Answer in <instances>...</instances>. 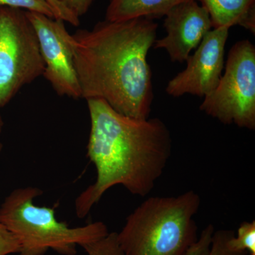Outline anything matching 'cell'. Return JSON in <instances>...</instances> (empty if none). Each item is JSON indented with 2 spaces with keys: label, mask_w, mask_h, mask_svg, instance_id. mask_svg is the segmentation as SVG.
<instances>
[{
  "label": "cell",
  "mask_w": 255,
  "mask_h": 255,
  "mask_svg": "<svg viewBox=\"0 0 255 255\" xmlns=\"http://www.w3.org/2000/svg\"><path fill=\"white\" fill-rule=\"evenodd\" d=\"M19 251L16 238L0 223V255L18 254Z\"/></svg>",
  "instance_id": "cell-16"
},
{
  "label": "cell",
  "mask_w": 255,
  "mask_h": 255,
  "mask_svg": "<svg viewBox=\"0 0 255 255\" xmlns=\"http://www.w3.org/2000/svg\"><path fill=\"white\" fill-rule=\"evenodd\" d=\"M82 248L87 255H124L116 232L109 233L105 238L85 245Z\"/></svg>",
  "instance_id": "cell-14"
},
{
  "label": "cell",
  "mask_w": 255,
  "mask_h": 255,
  "mask_svg": "<svg viewBox=\"0 0 255 255\" xmlns=\"http://www.w3.org/2000/svg\"><path fill=\"white\" fill-rule=\"evenodd\" d=\"M157 28L148 18L105 20L71 35L81 98L102 99L130 118H150L154 94L147 56Z\"/></svg>",
  "instance_id": "cell-1"
},
{
  "label": "cell",
  "mask_w": 255,
  "mask_h": 255,
  "mask_svg": "<svg viewBox=\"0 0 255 255\" xmlns=\"http://www.w3.org/2000/svg\"><path fill=\"white\" fill-rule=\"evenodd\" d=\"M200 205V196L192 190L145 199L117 233L124 255H187L198 240L194 216Z\"/></svg>",
  "instance_id": "cell-3"
},
{
  "label": "cell",
  "mask_w": 255,
  "mask_h": 255,
  "mask_svg": "<svg viewBox=\"0 0 255 255\" xmlns=\"http://www.w3.org/2000/svg\"><path fill=\"white\" fill-rule=\"evenodd\" d=\"M235 232L231 230H220L215 232L214 226H206L200 237L188 250L186 255H247V253L236 252L229 246V241Z\"/></svg>",
  "instance_id": "cell-12"
},
{
  "label": "cell",
  "mask_w": 255,
  "mask_h": 255,
  "mask_svg": "<svg viewBox=\"0 0 255 255\" xmlns=\"http://www.w3.org/2000/svg\"><path fill=\"white\" fill-rule=\"evenodd\" d=\"M95 0H60L75 16L80 18L86 14Z\"/></svg>",
  "instance_id": "cell-18"
},
{
  "label": "cell",
  "mask_w": 255,
  "mask_h": 255,
  "mask_svg": "<svg viewBox=\"0 0 255 255\" xmlns=\"http://www.w3.org/2000/svg\"><path fill=\"white\" fill-rule=\"evenodd\" d=\"M26 15L36 32L44 62L43 76L58 95L75 100L81 98L70 42L71 34L64 21L33 11H26Z\"/></svg>",
  "instance_id": "cell-7"
},
{
  "label": "cell",
  "mask_w": 255,
  "mask_h": 255,
  "mask_svg": "<svg viewBox=\"0 0 255 255\" xmlns=\"http://www.w3.org/2000/svg\"><path fill=\"white\" fill-rule=\"evenodd\" d=\"M44 68L26 11L0 6V109L43 75Z\"/></svg>",
  "instance_id": "cell-5"
},
{
  "label": "cell",
  "mask_w": 255,
  "mask_h": 255,
  "mask_svg": "<svg viewBox=\"0 0 255 255\" xmlns=\"http://www.w3.org/2000/svg\"><path fill=\"white\" fill-rule=\"evenodd\" d=\"M209 12L213 28L239 25L255 33V0H196Z\"/></svg>",
  "instance_id": "cell-10"
},
{
  "label": "cell",
  "mask_w": 255,
  "mask_h": 255,
  "mask_svg": "<svg viewBox=\"0 0 255 255\" xmlns=\"http://www.w3.org/2000/svg\"><path fill=\"white\" fill-rule=\"evenodd\" d=\"M3 127H4V121H3L2 116L0 113V137H1V132H2ZM3 145L2 142L0 140V152L2 150Z\"/></svg>",
  "instance_id": "cell-19"
},
{
  "label": "cell",
  "mask_w": 255,
  "mask_h": 255,
  "mask_svg": "<svg viewBox=\"0 0 255 255\" xmlns=\"http://www.w3.org/2000/svg\"><path fill=\"white\" fill-rule=\"evenodd\" d=\"M229 29L223 26L206 33L194 54L188 58L185 70L167 83L165 90L169 95L179 97L190 94L205 97L214 91L222 76Z\"/></svg>",
  "instance_id": "cell-8"
},
{
  "label": "cell",
  "mask_w": 255,
  "mask_h": 255,
  "mask_svg": "<svg viewBox=\"0 0 255 255\" xmlns=\"http://www.w3.org/2000/svg\"><path fill=\"white\" fill-rule=\"evenodd\" d=\"M229 246L236 252L255 255V221H245L240 225L237 236L230 239Z\"/></svg>",
  "instance_id": "cell-13"
},
{
  "label": "cell",
  "mask_w": 255,
  "mask_h": 255,
  "mask_svg": "<svg viewBox=\"0 0 255 255\" xmlns=\"http://www.w3.org/2000/svg\"><path fill=\"white\" fill-rule=\"evenodd\" d=\"M200 110L223 124L255 129V47L248 40L233 45L226 70Z\"/></svg>",
  "instance_id": "cell-6"
},
{
  "label": "cell",
  "mask_w": 255,
  "mask_h": 255,
  "mask_svg": "<svg viewBox=\"0 0 255 255\" xmlns=\"http://www.w3.org/2000/svg\"><path fill=\"white\" fill-rule=\"evenodd\" d=\"M188 0H110L105 20L123 21L135 18H160L169 10Z\"/></svg>",
  "instance_id": "cell-11"
},
{
  "label": "cell",
  "mask_w": 255,
  "mask_h": 255,
  "mask_svg": "<svg viewBox=\"0 0 255 255\" xmlns=\"http://www.w3.org/2000/svg\"><path fill=\"white\" fill-rule=\"evenodd\" d=\"M165 16L164 27L167 35L156 40L153 46L165 50L172 62L182 63L212 30L211 18L207 10L196 0L179 3Z\"/></svg>",
  "instance_id": "cell-9"
},
{
  "label": "cell",
  "mask_w": 255,
  "mask_h": 255,
  "mask_svg": "<svg viewBox=\"0 0 255 255\" xmlns=\"http://www.w3.org/2000/svg\"><path fill=\"white\" fill-rule=\"evenodd\" d=\"M46 1L54 11L55 19L62 20L64 22L66 21L75 26H78L80 24V18L75 16L65 5L62 4L60 0H46Z\"/></svg>",
  "instance_id": "cell-17"
},
{
  "label": "cell",
  "mask_w": 255,
  "mask_h": 255,
  "mask_svg": "<svg viewBox=\"0 0 255 255\" xmlns=\"http://www.w3.org/2000/svg\"><path fill=\"white\" fill-rule=\"evenodd\" d=\"M42 194L38 187L18 188L0 206V223L17 240L18 255H45L49 250L61 255H76L77 247L99 241L110 233L102 221L78 228L58 221L54 207L33 204Z\"/></svg>",
  "instance_id": "cell-4"
},
{
  "label": "cell",
  "mask_w": 255,
  "mask_h": 255,
  "mask_svg": "<svg viewBox=\"0 0 255 255\" xmlns=\"http://www.w3.org/2000/svg\"><path fill=\"white\" fill-rule=\"evenodd\" d=\"M0 6L26 9L55 18L54 11L46 0H0Z\"/></svg>",
  "instance_id": "cell-15"
},
{
  "label": "cell",
  "mask_w": 255,
  "mask_h": 255,
  "mask_svg": "<svg viewBox=\"0 0 255 255\" xmlns=\"http://www.w3.org/2000/svg\"><path fill=\"white\" fill-rule=\"evenodd\" d=\"M87 102L91 122L87 155L95 164L97 179L75 199L80 219L114 186H123L133 195H148L172 149L170 131L161 119L130 118L102 99Z\"/></svg>",
  "instance_id": "cell-2"
}]
</instances>
